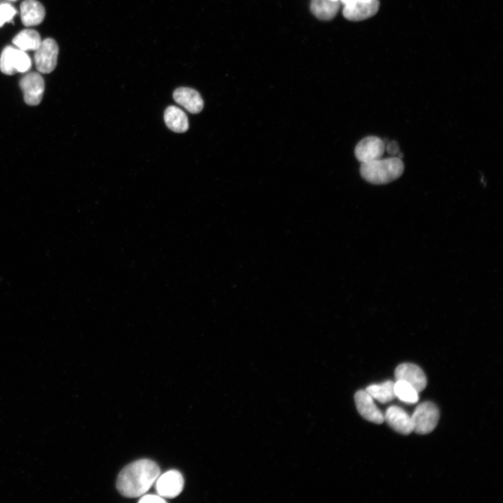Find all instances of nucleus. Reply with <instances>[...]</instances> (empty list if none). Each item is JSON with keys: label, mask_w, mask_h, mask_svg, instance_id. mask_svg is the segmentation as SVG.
I'll return each instance as SVG.
<instances>
[{"label": "nucleus", "mask_w": 503, "mask_h": 503, "mask_svg": "<svg viewBox=\"0 0 503 503\" xmlns=\"http://www.w3.org/2000/svg\"><path fill=\"white\" fill-rule=\"evenodd\" d=\"M161 475L158 464L149 459L132 463L119 474L117 489L126 497L137 498L147 492Z\"/></svg>", "instance_id": "f257e3e1"}, {"label": "nucleus", "mask_w": 503, "mask_h": 503, "mask_svg": "<svg viewBox=\"0 0 503 503\" xmlns=\"http://www.w3.org/2000/svg\"><path fill=\"white\" fill-rule=\"evenodd\" d=\"M403 172V163L397 157L362 163L360 168L363 178L375 185L390 183L401 177Z\"/></svg>", "instance_id": "f03ea898"}, {"label": "nucleus", "mask_w": 503, "mask_h": 503, "mask_svg": "<svg viewBox=\"0 0 503 503\" xmlns=\"http://www.w3.org/2000/svg\"><path fill=\"white\" fill-rule=\"evenodd\" d=\"M440 411L437 406L430 401L419 404L411 416L413 432L425 435L432 433L437 427Z\"/></svg>", "instance_id": "7ed1b4c3"}, {"label": "nucleus", "mask_w": 503, "mask_h": 503, "mask_svg": "<svg viewBox=\"0 0 503 503\" xmlns=\"http://www.w3.org/2000/svg\"><path fill=\"white\" fill-rule=\"evenodd\" d=\"M59 47L53 38H48L35 51L34 62L38 71L43 73L52 72L57 66Z\"/></svg>", "instance_id": "20e7f679"}, {"label": "nucleus", "mask_w": 503, "mask_h": 503, "mask_svg": "<svg viewBox=\"0 0 503 503\" xmlns=\"http://www.w3.org/2000/svg\"><path fill=\"white\" fill-rule=\"evenodd\" d=\"M20 86L27 104L36 106L43 100L45 84L43 77L37 72H31L23 77Z\"/></svg>", "instance_id": "39448f33"}, {"label": "nucleus", "mask_w": 503, "mask_h": 503, "mask_svg": "<svg viewBox=\"0 0 503 503\" xmlns=\"http://www.w3.org/2000/svg\"><path fill=\"white\" fill-rule=\"evenodd\" d=\"M385 152V143L377 137H369L362 140L355 148V156L362 163L379 160Z\"/></svg>", "instance_id": "423d86ee"}, {"label": "nucleus", "mask_w": 503, "mask_h": 503, "mask_svg": "<svg viewBox=\"0 0 503 503\" xmlns=\"http://www.w3.org/2000/svg\"><path fill=\"white\" fill-rule=\"evenodd\" d=\"M156 490L163 498H173L178 496L184 487V479L178 471H169L158 478Z\"/></svg>", "instance_id": "0eeeda50"}, {"label": "nucleus", "mask_w": 503, "mask_h": 503, "mask_svg": "<svg viewBox=\"0 0 503 503\" xmlns=\"http://www.w3.org/2000/svg\"><path fill=\"white\" fill-rule=\"evenodd\" d=\"M397 380H403L413 386L419 393L428 385V379L422 369L417 365L405 363L399 365L395 371Z\"/></svg>", "instance_id": "6e6552de"}, {"label": "nucleus", "mask_w": 503, "mask_h": 503, "mask_svg": "<svg viewBox=\"0 0 503 503\" xmlns=\"http://www.w3.org/2000/svg\"><path fill=\"white\" fill-rule=\"evenodd\" d=\"M384 419L390 428L401 434L408 435L413 432L411 416L399 406H393L386 410Z\"/></svg>", "instance_id": "1a4fd4ad"}, {"label": "nucleus", "mask_w": 503, "mask_h": 503, "mask_svg": "<svg viewBox=\"0 0 503 503\" xmlns=\"http://www.w3.org/2000/svg\"><path fill=\"white\" fill-rule=\"evenodd\" d=\"M355 400L358 412L365 419L377 424L384 421V414L366 390L358 392Z\"/></svg>", "instance_id": "9d476101"}, {"label": "nucleus", "mask_w": 503, "mask_h": 503, "mask_svg": "<svg viewBox=\"0 0 503 503\" xmlns=\"http://www.w3.org/2000/svg\"><path fill=\"white\" fill-rule=\"evenodd\" d=\"M379 8V0H371L369 2L357 3L351 5L344 6L342 14L347 20L361 21L375 16Z\"/></svg>", "instance_id": "9b49d317"}, {"label": "nucleus", "mask_w": 503, "mask_h": 503, "mask_svg": "<svg viewBox=\"0 0 503 503\" xmlns=\"http://www.w3.org/2000/svg\"><path fill=\"white\" fill-rule=\"evenodd\" d=\"M21 16L23 24L32 27L44 21L46 12L43 4L37 0H24L21 5Z\"/></svg>", "instance_id": "f8f14e48"}, {"label": "nucleus", "mask_w": 503, "mask_h": 503, "mask_svg": "<svg viewBox=\"0 0 503 503\" xmlns=\"http://www.w3.org/2000/svg\"><path fill=\"white\" fill-rule=\"evenodd\" d=\"M173 97L176 103L191 113H198L204 108V101L196 90L180 88L174 91Z\"/></svg>", "instance_id": "ddd939ff"}, {"label": "nucleus", "mask_w": 503, "mask_h": 503, "mask_svg": "<svg viewBox=\"0 0 503 503\" xmlns=\"http://www.w3.org/2000/svg\"><path fill=\"white\" fill-rule=\"evenodd\" d=\"M165 121L167 126L176 133H184L189 129L187 115L180 108L174 106L166 109Z\"/></svg>", "instance_id": "4468645a"}, {"label": "nucleus", "mask_w": 503, "mask_h": 503, "mask_svg": "<svg viewBox=\"0 0 503 503\" xmlns=\"http://www.w3.org/2000/svg\"><path fill=\"white\" fill-rule=\"evenodd\" d=\"M340 3L334 0H312L311 10L319 20L331 21L340 10Z\"/></svg>", "instance_id": "2eb2a0df"}, {"label": "nucleus", "mask_w": 503, "mask_h": 503, "mask_svg": "<svg viewBox=\"0 0 503 503\" xmlns=\"http://www.w3.org/2000/svg\"><path fill=\"white\" fill-rule=\"evenodd\" d=\"M13 44L19 49L27 51H36L42 44L40 34L34 30H24L19 32L13 40Z\"/></svg>", "instance_id": "dca6fc26"}, {"label": "nucleus", "mask_w": 503, "mask_h": 503, "mask_svg": "<svg viewBox=\"0 0 503 503\" xmlns=\"http://www.w3.org/2000/svg\"><path fill=\"white\" fill-rule=\"evenodd\" d=\"M366 392L373 399L382 403H389L395 398V382L386 381L368 386Z\"/></svg>", "instance_id": "f3484780"}, {"label": "nucleus", "mask_w": 503, "mask_h": 503, "mask_svg": "<svg viewBox=\"0 0 503 503\" xmlns=\"http://www.w3.org/2000/svg\"><path fill=\"white\" fill-rule=\"evenodd\" d=\"M395 393L396 397L406 403L414 404L419 401V393L405 381L397 380L395 383Z\"/></svg>", "instance_id": "a211bd4d"}, {"label": "nucleus", "mask_w": 503, "mask_h": 503, "mask_svg": "<svg viewBox=\"0 0 503 503\" xmlns=\"http://www.w3.org/2000/svg\"><path fill=\"white\" fill-rule=\"evenodd\" d=\"M17 49L12 47H6L0 57V70L6 75H14L16 69Z\"/></svg>", "instance_id": "6ab92c4d"}, {"label": "nucleus", "mask_w": 503, "mask_h": 503, "mask_svg": "<svg viewBox=\"0 0 503 503\" xmlns=\"http://www.w3.org/2000/svg\"><path fill=\"white\" fill-rule=\"evenodd\" d=\"M32 67V61L30 56L25 51L17 49L16 53V71L20 73H25L28 71Z\"/></svg>", "instance_id": "aec40b11"}, {"label": "nucleus", "mask_w": 503, "mask_h": 503, "mask_svg": "<svg viewBox=\"0 0 503 503\" xmlns=\"http://www.w3.org/2000/svg\"><path fill=\"white\" fill-rule=\"evenodd\" d=\"M17 14L16 9L10 4L0 5V27L5 23L11 22Z\"/></svg>", "instance_id": "412c9836"}, {"label": "nucleus", "mask_w": 503, "mask_h": 503, "mask_svg": "<svg viewBox=\"0 0 503 503\" xmlns=\"http://www.w3.org/2000/svg\"><path fill=\"white\" fill-rule=\"evenodd\" d=\"M385 150L388 151V152L390 154V156L393 157L398 156V154L400 152V148L398 144V143L395 141L385 142Z\"/></svg>", "instance_id": "4be33fe9"}, {"label": "nucleus", "mask_w": 503, "mask_h": 503, "mask_svg": "<svg viewBox=\"0 0 503 503\" xmlns=\"http://www.w3.org/2000/svg\"><path fill=\"white\" fill-rule=\"evenodd\" d=\"M139 502H167V501L161 496L156 495H146L143 496L139 501Z\"/></svg>", "instance_id": "5701e85b"}, {"label": "nucleus", "mask_w": 503, "mask_h": 503, "mask_svg": "<svg viewBox=\"0 0 503 503\" xmlns=\"http://www.w3.org/2000/svg\"><path fill=\"white\" fill-rule=\"evenodd\" d=\"M371 0H340V4L344 6L351 5L357 3L369 2Z\"/></svg>", "instance_id": "b1692460"}, {"label": "nucleus", "mask_w": 503, "mask_h": 503, "mask_svg": "<svg viewBox=\"0 0 503 503\" xmlns=\"http://www.w3.org/2000/svg\"><path fill=\"white\" fill-rule=\"evenodd\" d=\"M334 1H339L340 2V0H334Z\"/></svg>", "instance_id": "393cba45"}, {"label": "nucleus", "mask_w": 503, "mask_h": 503, "mask_svg": "<svg viewBox=\"0 0 503 503\" xmlns=\"http://www.w3.org/2000/svg\"><path fill=\"white\" fill-rule=\"evenodd\" d=\"M11 1H16V0H11Z\"/></svg>", "instance_id": "a878e982"}]
</instances>
